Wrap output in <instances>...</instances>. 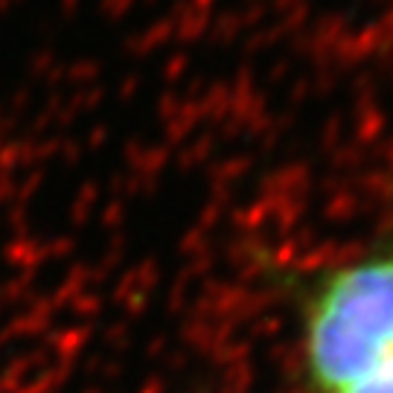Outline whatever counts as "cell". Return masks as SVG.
<instances>
[{
    "label": "cell",
    "mask_w": 393,
    "mask_h": 393,
    "mask_svg": "<svg viewBox=\"0 0 393 393\" xmlns=\"http://www.w3.org/2000/svg\"><path fill=\"white\" fill-rule=\"evenodd\" d=\"M303 364L315 393H393V254L317 283L303 315Z\"/></svg>",
    "instance_id": "cell-1"
}]
</instances>
